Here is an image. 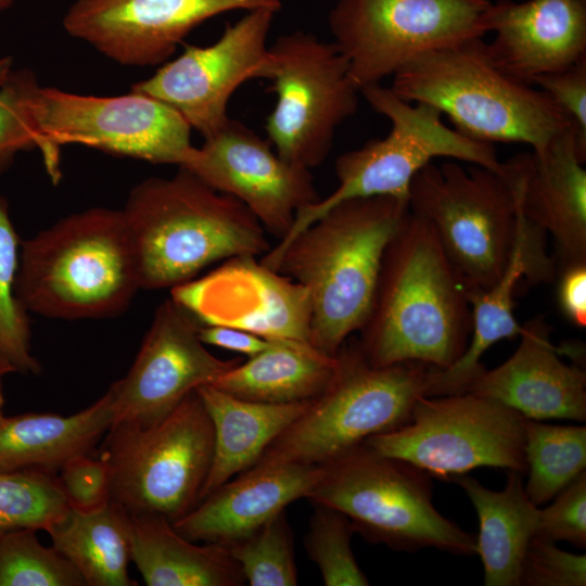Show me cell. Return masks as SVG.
I'll return each instance as SVG.
<instances>
[{
    "mask_svg": "<svg viewBox=\"0 0 586 586\" xmlns=\"http://www.w3.org/2000/svg\"><path fill=\"white\" fill-rule=\"evenodd\" d=\"M409 213L387 195L340 202L260 262L306 288L310 344L335 356L366 323L385 249Z\"/></svg>",
    "mask_w": 586,
    "mask_h": 586,
    "instance_id": "6da1fadb",
    "label": "cell"
},
{
    "mask_svg": "<svg viewBox=\"0 0 586 586\" xmlns=\"http://www.w3.org/2000/svg\"><path fill=\"white\" fill-rule=\"evenodd\" d=\"M472 330L467 291L429 224L409 211L387 244L358 346L372 367L437 369L463 354Z\"/></svg>",
    "mask_w": 586,
    "mask_h": 586,
    "instance_id": "7a4b0ae2",
    "label": "cell"
},
{
    "mask_svg": "<svg viewBox=\"0 0 586 586\" xmlns=\"http://www.w3.org/2000/svg\"><path fill=\"white\" fill-rule=\"evenodd\" d=\"M122 211L137 257L141 289H173L209 265L263 256L271 245L253 213L186 168L150 177L130 191Z\"/></svg>",
    "mask_w": 586,
    "mask_h": 586,
    "instance_id": "3957f363",
    "label": "cell"
},
{
    "mask_svg": "<svg viewBox=\"0 0 586 586\" xmlns=\"http://www.w3.org/2000/svg\"><path fill=\"white\" fill-rule=\"evenodd\" d=\"M140 289L120 209L74 213L21 241L16 292L28 313L60 320L113 317Z\"/></svg>",
    "mask_w": 586,
    "mask_h": 586,
    "instance_id": "277c9868",
    "label": "cell"
},
{
    "mask_svg": "<svg viewBox=\"0 0 586 586\" xmlns=\"http://www.w3.org/2000/svg\"><path fill=\"white\" fill-rule=\"evenodd\" d=\"M390 88L405 101L434 106L458 132L480 142L524 143L542 153L573 127L546 92L495 67L482 38L413 59L393 75Z\"/></svg>",
    "mask_w": 586,
    "mask_h": 586,
    "instance_id": "5b68a950",
    "label": "cell"
},
{
    "mask_svg": "<svg viewBox=\"0 0 586 586\" xmlns=\"http://www.w3.org/2000/svg\"><path fill=\"white\" fill-rule=\"evenodd\" d=\"M336 357L337 370L329 387L255 464H327L368 437L406 424L416 402L428 394L429 365L407 361L372 367L352 336Z\"/></svg>",
    "mask_w": 586,
    "mask_h": 586,
    "instance_id": "8992f818",
    "label": "cell"
},
{
    "mask_svg": "<svg viewBox=\"0 0 586 586\" xmlns=\"http://www.w3.org/2000/svg\"><path fill=\"white\" fill-rule=\"evenodd\" d=\"M307 499L344 513L367 540L395 550L473 556L476 537L434 506L431 475L360 445L323 464Z\"/></svg>",
    "mask_w": 586,
    "mask_h": 586,
    "instance_id": "52a82bcc",
    "label": "cell"
},
{
    "mask_svg": "<svg viewBox=\"0 0 586 586\" xmlns=\"http://www.w3.org/2000/svg\"><path fill=\"white\" fill-rule=\"evenodd\" d=\"M409 211L424 219L467 293L491 288L517 235L518 191L509 162L501 173L453 161L428 164L412 178Z\"/></svg>",
    "mask_w": 586,
    "mask_h": 586,
    "instance_id": "ba28073f",
    "label": "cell"
},
{
    "mask_svg": "<svg viewBox=\"0 0 586 586\" xmlns=\"http://www.w3.org/2000/svg\"><path fill=\"white\" fill-rule=\"evenodd\" d=\"M360 92L374 111L391 122L390 132L341 154L334 164L339 181L335 190L300 209L290 232L278 243L288 242L346 200L387 195L408 202L412 178L436 157L504 171L505 163L499 161L493 144L472 140L446 126L443 114L434 106L405 101L380 84Z\"/></svg>",
    "mask_w": 586,
    "mask_h": 586,
    "instance_id": "9c48e42d",
    "label": "cell"
},
{
    "mask_svg": "<svg viewBox=\"0 0 586 586\" xmlns=\"http://www.w3.org/2000/svg\"><path fill=\"white\" fill-rule=\"evenodd\" d=\"M100 455L110 466L113 502L129 514L174 523L201 500L214 456L213 424L193 391L153 425L114 422Z\"/></svg>",
    "mask_w": 586,
    "mask_h": 586,
    "instance_id": "30bf717a",
    "label": "cell"
},
{
    "mask_svg": "<svg viewBox=\"0 0 586 586\" xmlns=\"http://www.w3.org/2000/svg\"><path fill=\"white\" fill-rule=\"evenodd\" d=\"M525 421L511 407L471 392L421 396L406 424L364 445L444 480L481 467L524 474Z\"/></svg>",
    "mask_w": 586,
    "mask_h": 586,
    "instance_id": "8fae6325",
    "label": "cell"
},
{
    "mask_svg": "<svg viewBox=\"0 0 586 586\" xmlns=\"http://www.w3.org/2000/svg\"><path fill=\"white\" fill-rule=\"evenodd\" d=\"M491 0H337L334 43L361 90L413 59L489 33Z\"/></svg>",
    "mask_w": 586,
    "mask_h": 586,
    "instance_id": "7c38bea8",
    "label": "cell"
},
{
    "mask_svg": "<svg viewBox=\"0 0 586 586\" xmlns=\"http://www.w3.org/2000/svg\"><path fill=\"white\" fill-rule=\"evenodd\" d=\"M269 50L267 90L277 102L266 117V133L283 160L310 169L326 160L337 127L356 113L360 90L334 42L296 30Z\"/></svg>",
    "mask_w": 586,
    "mask_h": 586,
    "instance_id": "4fadbf2b",
    "label": "cell"
},
{
    "mask_svg": "<svg viewBox=\"0 0 586 586\" xmlns=\"http://www.w3.org/2000/svg\"><path fill=\"white\" fill-rule=\"evenodd\" d=\"M34 113L41 136L60 155L64 144L154 164L181 166L191 149L190 125L167 104L138 91L97 97L39 87Z\"/></svg>",
    "mask_w": 586,
    "mask_h": 586,
    "instance_id": "5bb4252c",
    "label": "cell"
},
{
    "mask_svg": "<svg viewBox=\"0 0 586 586\" xmlns=\"http://www.w3.org/2000/svg\"><path fill=\"white\" fill-rule=\"evenodd\" d=\"M276 13L247 11L214 43L188 46L131 90L174 109L204 139L213 136L230 119L227 107L235 90L251 79H269L272 56L267 38Z\"/></svg>",
    "mask_w": 586,
    "mask_h": 586,
    "instance_id": "9a60e30c",
    "label": "cell"
},
{
    "mask_svg": "<svg viewBox=\"0 0 586 586\" xmlns=\"http://www.w3.org/2000/svg\"><path fill=\"white\" fill-rule=\"evenodd\" d=\"M201 323L171 297L154 311L133 364L107 392L114 422L153 425L199 386L213 384L242 359L213 355L199 336Z\"/></svg>",
    "mask_w": 586,
    "mask_h": 586,
    "instance_id": "2e32d148",
    "label": "cell"
},
{
    "mask_svg": "<svg viewBox=\"0 0 586 586\" xmlns=\"http://www.w3.org/2000/svg\"><path fill=\"white\" fill-rule=\"evenodd\" d=\"M179 167L242 202L279 241L290 232L296 213L321 198L310 169L283 160L269 141L231 118L193 146Z\"/></svg>",
    "mask_w": 586,
    "mask_h": 586,
    "instance_id": "e0dca14e",
    "label": "cell"
},
{
    "mask_svg": "<svg viewBox=\"0 0 586 586\" xmlns=\"http://www.w3.org/2000/svg\"><path fill=\"white\" fill-rule=\"evenodd\" d=\"M240 255L170 290L201 324L241 329L269 340L310 343L311 305L301 283Z\"/></svg>",
    "mask_w": 586,
    "mask_h": 586,
    "instance_id": "ac0fdd59",
    "label": "cell"
},
{
    "mask_svg": "<svg viewBox=\"0 0 586 586\" xmlns=\"http://www.w3.org/2000/svg\"><path fill=\"white\" fill-rule=\"evenodd\" d=\"M280 0H75L63 17L72 37L125 66L164 63L196 26L233 11L270 9Z\"/></svg>",
    "mask_w": 586,
    "mask_h": 586,
    "instance_id": "d6986e66",
    "label": "cell"
},
{
    "mask_svg": "<svg viewBox=\"0 0 586 586\" xmlns=\"http://www.w3.org/2000/svg\"><path fill=\"white\" fill-rule=\"evenodd\" d=\"M489 33L485 50L495 67L532 86L536 77L586 59V0H499Z\"/></svg>",
    "mask_w": 586,
    "mask_h": 586,
    "instance_id": "ffe728a7",
    "label": "cell"
},
{
    "mask_svg": "<svg viewBox=\"0 0 586 586\" xmlns=\"http://www.w3.org/2000/svg\"><path fill=\"white\" fill-rule=\"evenodd\" d=\"M586 148L573 127L542 152L509 160L524 216L556 246L559 270L586 263Z\"/></svg>",
    "mask_w": 586,
    "mask_h": 586,
    "instance_id": "44dd1931",
    "label": "cell"
},
{
    "mask_svg": "<svg viewBox=\"0 0 586 586\" xmlns=\"http://www.w3.org/2000/svg\"><path fill=\"white\" fill-rule=\"evenodd\" d=\"M542 317L522 326L520 343L500 366L484 370L467 392L496 399L527 419L586 420V372L563 362Z\"/></svg>",
    "mask_w": 586,
    "mask_h": 586,
    "instance_id": "7402d4cb",
    "label": "cell"
},
{
    "mask_svg": "<svg viewBox=\"0 0 586 586\" xmlns=\"http://www.w3.org/2000/svg\"><path fill=\"white\" fill-rule=\"evenodd\" d=\"M555 260L546 251V232L523 214L518 194L517 235L501 276L485 291L467 293L472 330L463 354L445 369L432 368L426 396L460 394L485 370L481 358L495 343L520 335L522 326L513 310L518 283L525 277L532 284L551 282Z\"/></svg>",
    "mask_w": 586,
    "mask_h": 586,
    "instance_id": "603a6c76",
    "label": "cell"
},
{
    "mask_svg": "<svg viewBox=\"0 0 586 586\" xmlns=\"http://www.w3.org/2000/svg\"><path fill=\"white\" fill-rule=\"evenodd\" d=\"M322 472V466L315 464H254L214 489L171 524L192 542L229 547L253 534L291 502L307 498Z\"/></svg>",
    "mask_w": 586,
    "mask_h": 586,
    "instance_id": "cb8c5ba5",
    "label": "cell"
},
{
    "mask_svg": "<svg viewBox=\"0 0 586 586\" xmlns=\"http://www.w3.org/2000/svg\"><path fill=\"white\" fill-rule=\"evenodd\" d=\"M110 393L71 416L24 413L0 418V470L58 473L71 459L91 455L114 423Z\"/></svg>",
    "mask_w": 586,
    "mask_h": 586,
    "instance_id": "d4e9b609",
    "label": "cell"
},
{
    "mask_svg": "<svg viewBox=\"0 0 586 586\" xmlns=\"http://www.w3.org/2000/svg\"><path fill=\"white\" fill-rule=\"evenodd\" d=\"M195 391L214 430V456L201 500L221 484L252 468L267 447L314 400L259 403L235 397L209 384L199 386Z\"/></svg>",
    "mask_w": 586,
    "mask_h": 586,
    "instance_id": "484cf974",
    "label": "cell"
},
{
    "mask_svg": "<svg viewBox=\"0 0 586 586\" xmlns=\"http://www.w3.org/2000/svg\"><path fill=\"white\" fill-rule=\"evenodd\" d=\"M466 493L479 518L476 551L485 586H520V568L534 538L540 509L527 497L522 474L508 471L502 491H492L467 474L451 479Z\"/></svg>",
    "mask_w": 586,
    "mask_h": 586,
    "instance_id": "4316f807",
    "label": "cell"
},
{
    "mask_svg": "<svg viewBox=\"0 0 586 586\" xmlns=\"http://www.w3.org/2000/svg\"><path fill=\"white\" fill-rule=\"evenodd\" d=\"M130 515V552L149 586H240L245 579L228 547L198 545L165 518Z\"/></svg>",
    "mask_w": 586,
    "mask_h": 586,
    "instance_id": "83f0119b",
    "label": "cell"
},
{
    "mask_svg": "<svg viewBox=\"0 0 586 586\" xmlns=\"http://www.w3.org/2000/svg\"><path fill=\"white\" fill-rule=\"evenodd\" d=\"M337 365L336 355H328L310 343L271 340L266 349L241 361L209 385L253 402H305L324 393Z\"/></svg>",
    "mask_w": 586,
    "mask_h": 586,
    "instance_id": "f1b7e54d",
    "label": "cell"
},
{
    "mask_svg": "<svg viewBox=\"0 0 586 586\" xmlns=\"http://www.w3.org/2000/svg\"><path fill=\"white\" fill-rule=\"evenodd\" d=\"M52 546L81 574L86 586H133L128 574L130 515L112 500L92 511H68L47 531Z\"/></svg>",
    "mask_w": 586,
    "mask_h": 586,
    "instance_id": "f546056e",
    "label": "cell"
},
{
    "mask_svg": "<svg viewBox=\"0 0 586 586\" xmlns=\"http://www.w3.org/2000/svg\"><path fill=\"white\" fill-rule=\"evenodd\" d=\"M525 493L535 506L552 500L586 468V426L525 421Z\"/></svg>",
    "mask_w": 586,
    "mask_h": 586,
    "instance_id": "4dcf8cb0",
    "label": "cell"
},
{
    "mask_svg": "<svg viewBox=\"0 0 586 586\" xmlns=\"http://www.w3.org/2000/svg\"><path fill=\"white\" fill-rule=\"evenodd\" d=\"M21 241L8 200L0 193V358L14 372L39 374L41 366L31 352L29 313L16 292Z\"/></svg>",
    "mask_w": 586,
    "mask_h": 586,
    "instance_id": "1f68e13d",
    "label": "cell"
},
{
    "mask_svg": "<svg viewBox=\"0 0 586 586\" xmlns=\"http://www.w3.org/2000/svg\"><path fill=\"white\" fill-rule=\"evenodd\" d=\"M40 85L29 68L11 69L0 84V173L23 151L39 150L46 170L56 183L61 178L60 155L41 136L34 100Z\"/></svg>",
    "mask_w": 586,
    "mask_h": 586,
    "instance_id": "d6a6232c",
    "label": "cell"
},
{
    "mask_svg": "<svg viewBox=\"0 0 586 586\" xmlns=\"http://www.w3.org/2000/svg\"><path fill=\"white\" fill-rule=\"evenodd\" d=\"M68 509L56 473L0 470V536L22 528L47 532Z\"/></svg>",
    "mask_w": 586,
    "mask_h": 586,
    "instance_id": "836d02e7",
    "label": "cell"
},
{
    "mask_svg": "<svg viewBox=\"0 0 586 586\" xmlns=\"http://www.w3.org/2000/svg\"><path fill=\"white\" fill-rule=\"evenodd\" d=\"M0 586H86L78 570L36 531L22 528L0 536Z\"/></svg>",
    "mask_w": 586,
    "mask_h": 586,
    "instance_id": "e575fe53",
    "label": "cell"
},
{
    "mask_svg": "<svg viewBox=\"0 0 586 586\" xmlns=\"http://www.w3.org/2000/svg\"><path fill=\"white\" fill-rule=\"evenodd\" d=\"M282 511L228 548L252 586H296L294 538Z\"/></svg>",
    "mask_w": 586,
    "mask_h": 586,
    "instance_id": "d590c367",
    "label": "cell"
},
{
    "mask_svg": "<svg viewBox=\"0 0 586 586\" xmlns=\"http://www.w3.org/2000/svg\"><path fill=\"white\" fill-rule=\"evenodd\" d=\"M314 506L305 548L309 559L318 566L324 585H369L352 550L351 540L356 532L351 520L334 508Z\"/></svg>",
    "mask_w": 586,
    "mask_h": 586,
    "instance_id": "8d00e7d4",
    "label": "cell"
},
{
    "mask_svg": "<svg viewBox=\"0 0 586 586\" xmlns=\"http://www.w3.org/2000/svg\"><path fill=\"white\" fill-rule=\"evenodd\" d=\"M520 586H585L586 556L564 551L555 543L532 539L523 556Z\"/></svg>",
    "mask_w": 586,
    "mask_h": 586,
    "instance_id": "74e56055",
    "label": "cell"
},
{
    "mask_svg": "<svg viewBox=\"0 0 586 586\" xmlns=\"http://www.w3.org/2000/svg\"><path fill=\"white\" fill-rule=\"evenodd\" d=\"M540 510L539 524L533 539L569 542L586 547V471L581 473Z\"/></svg>",
    "mask_w": 586,
    "mask_h": 586,
    "instance_id": "f35d334b",
    "label": "cell"
},
{
    "mask_svg": "<svg viewBox=\"0 0 586 586\" xmlns=\"http://www.w3.org/2000/svg\"><path fill=\"white\" fill-rule=\"evenodd\" d=\"M59 479L71 508L100 509L111 501V471L104 457L78 456L59 471Z\"/></svg>",
    "mask_w": 586,
    "mask_h": 586,
    "instance_id": "ab89813d",
    "label": "cell"
},
{
    "mask_svg": "<svg viewBox=\"0 0 586 586\" xmlns=\"http://www.w3.org/2000/svg\"><path fill=\"white\" fill-rule=\"evenodd\" d=\"M537 85L563 111L586 148V59L564 69L536 77Z\"/></svg>",
    "mask_w": 586,
    "mask_h": 586,
    "instance_id": "60d3db41",
    "label": "cell"
},
{
    "mask_svg": "<svg viewBox=\"0 0 586 586\" xmlns=\"http://www.w3.org/2000/svg\"><path fill=\"white\" fill-rule=\"evenodd\" d=\"M558 283V303L574 326L586 327V263L562 268Z\"/></svg>",
    "mask_w": 586,
    "mask_h": 586,
    "instance_id": "b9f144b4",
    "label": "cell"
},
{
    "mask_svg": "<svg viewBox=\"0 0 586 586\" xmlns=\"http://www.w3.org/2000/svg\"><path fill=\"white\" fill-rule=\"evenodd\" d=\"M199 336L205 345H214L249 357L266 349L271 343L269 339L225 326L201 324Z\"/></svg>",
    "mask_w": 586,
    "mask_h": 586,
    "instance_id": "7bdbcfd3",
    "label": "cell"
},
{
    "mask_svg": "<svg viewBox=\"0 0 586 586\" xmlns=\"http://www.w3.org/2000/svg\"><path fill=\"white\" fill-rule=\"evenodd\" d=\"M12 69V59H0V84L7 77L8 73Z\"/></svg>",
    "mask_w": 586,
    "mask_h": 586,
    "instance_id": "ee69618b",
    "label": "cell"
},
{
    "mask_svg": "<svg viewBox=\"0 0 586 586\" xmlns=\"http://www.w3.org/2000/svg\"><path fill=\"white\" fill-rule=\"evenodd\" d=\"M16 0H0V13L11 8Z\"/></svg>",
    "mask_w": 586,
    "mask_h": 586,
    "instance_id": "f6af8a7d",
    "label": "cell"
},
{
    "mask_svg": "<svg viewBox=\"0 0 586 586\" xmlns=\"http://www.w3.org/2000/svg\"><path fill=\"white\" fill-rule=\"evenodd\" d=\"M2 378L3 375H0V418L3 416V406H4V395L2 390Z\"/></svg>",
    "mask_w": 586,
    "mask_h": 586,
    "instance_id": "bcb514c9",
    "label": "cell"
},
{
    "mask_svg": "<svg viewBox=\"0 0 586 586\" xmlns=\"http://www.w3.org/2000/svg\"><path fill=\"white\" fill-rule=\"evenodd\" d=\"M0 369L7 371L8 373L14 372L9 364L0 358Z\"/></svg>",
    "mask_w": 586,
    "mask_h": 586,
    "instance_id": "7dc6e473",
    "label": "cell"
},
{
    "mask_svg": "<svg viewBox=\"0 0 586 586\" xmlns=\"http://www.w3.org/2000/svg\"><path fill=\"white\" fill-rule=\"evenodd\" d=\"M5 374H8V372L0 369V375H3V377H4Z\"/></svg>",
    "mask_w": 586,
    "mask_h": 586,
    "instance_id": "c3c4849f",
    "label": "cell"
}]
</instances>
